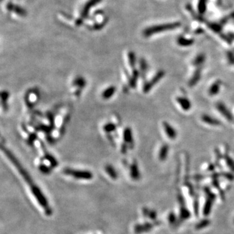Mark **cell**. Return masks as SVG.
<instances>
[{
    "label": "cell",
    "instance_id": "ba28073f",
    "mask_svg": "<svg viewBox=\"0 0 234 234\" xmlns=\"http://www.w3.org/2000/svg\"><path fill=\"white\" fill-rule=\"evenodd\" d=\"M176 101L180 107L182 109V110L185 111H188L191 109L192 105L189 99L184 96H179L177 97Z\"/></svg>",
    "mask_w": 234,
    "mask_h": 234
},
{
    "label": "cell",
    "instance_id": "3957f363",
    "mask_svg": "<svg viewBox=\"0 0 234 234\" xmlns=\"http://www.w3.org/2000/svg\"><path fill=\"white\" fill-rule=\"evenodd\" d=\"M63 172L79 180H91L93 178L92 174L90 171H81V170L67 168L64 170Z\"/></svg>",
    "mask_w": 234,
    "mask_h": 234
},
{
    "label": "cell",
    "instance_id": "2e32d148",
    "mask_svg": "<svg viewBox=\"0 0 234 234\" xmlns=\"http://www.w3.org/2000/svg\"><path fill=\"white\" fill-rule=\"evenodd\" d=\"M124 141L128 144H133V134L132 131L130 128L127 127L126 128L124 131Z\"/></svg>",
    "mask_w": 234,
    "mask_h": 234
},
{
    "label": "cell",
    "instance_id": "9a60e30c",
    "mask_svg": "<svg viewBox=\"0 0 234 234\" xmlns=\"http://www.w3.org/2000/svg\"><path fill=\"white\" fill-rule=\"evenodd\" d=\"M177 42L178 45L181 46L187 47V46H190L192 45L193 43H194V40L186 38L182 36H180L177 39Z\"/></svg>",
    "mask_w": 234,
    "mask_h": 234
},
{
    "label": "cell",
    "instance_id": "e0dca14e",
    "mask_svg": "<svg viewBox=\"0 0 234 234\" xmlns=\"http://www.w3.org/2000/svg\"><path fill=\"white\" fill-rule=\"evenodd\" d=\"M205 61H206V56H205V55L203 54H200L198 55L194 58V60L192 61V64L194 67H196L198 68L204 63Z\"/></svg>",
    "mask_w": 234,
    "mask_h": 234
},
{
    "label": "cell",
    "instance_id": "6da1fadb",
    "mask_svg": "<svg viewBox=\"0 0 234 234\" xmlns=\"http://www.w3.org/2000/svg\"><path fill=\"white\" fill-rule=\"evenodd\" d=\"M2 150L4 151V153L7 155V157L10 160V161L13 163V165L15 166V167L18 169V171H19L20 174L22 176L23 178L26 181V182L30 185L31 189L32 190L33 194L34 196L36 197V199L41 206L44 209V212L47 215H51V209L48 205V200H46V197L42 194V192L40 191V189L38 188L37 185L34 184V181H33L31 177L29 176L28 172L23 168V167L20 165V163L16 159V158L14 156V155L11 153V152L7 150V148H4L3 146L2 147Z\"/></svg>",
    "mask_w": 234,
    "mask_h": 234
},
{
    "label": "cell",
    "instance_id": "f546056e",
    "mask_svg": "<svg viewBox=\"0 0 234 234\" xmlns=\"http://www.w3.org/2000/svg\"><path fill=\"white\" fill-rule=\"evenodd\" d=\"M229 18H234V12L230 14V16H228Z\"/></svg>",
    "mask_w": 234,
    "mask_h": 234
},
{
    "label": "cell",
    "instance_id": "d6986e66",
    "mask_svg": "<svg viewBox=\"0 0 234 234\" xmlns=\"http://www.w3.org/2000/svg\"><path fill=\"white\" fill-rule=\"evenodd\" d=\"M208 0H199L198 3V11L199 14H204L206 10V5Z\"/></svg>",
    "mask_w": 234,
    "mask_h": 234
},
{
    "label": "cell",
    "instance_id": "4316f807",
    "mask_svg": "<svg viewBox=\"0 0 234 234\" xmlns=\"http://www.w3.org/2000/svg\"><path fill=\"white\" fill-rule=\"evenodd\" d=\"M140 67L142 72H146V70H147V64H146V62L143 58H142L141 60H140Z\"/></svg>",
    "mask_w": 234,
    "mask_h": 234
},
{
    "label": "cell",
    "instance_id": "30bf717a",
    "mask_svg": "<svg viewBox=\"0 0 234 234\" xmlns=\"http://www.w3.org/2000/svg\"><path fill=\"white\" fill-rule=\"evenodd\" d=\"M221 85L222 81L220 80L215 81L214 83L210 86L208 90V95L211 96H214L216 95H218V93L220 91Z\"/></svg>",
    "mask_w": 234,
    "mask_h": 234
},
{
    "label": "cell",
    "instance_id": "cb8c5ba5",
    "mask_svg": "<svg viewBox=\"0 0 234 234\" xmlns=\"http://www.w3.org/2000/svg\"><path fill=\"white\" fill-rule=\"evenodd\" d=\"M116 129V126L112 123H108L103 126V130L106 132H111L114 131Z\"/></svg>",
    "mask_w": 234,
    "mask_h": 234
},
{
    "label": "cell",
    "instance_id": "52a82bcc",
    "mask_svg": "<svg viewBox=\"0 0 234 234\" xmlns=\"http://www.w3.org/2000/svg\"><path fill=\"white\" fill-rule=\"evenodd\" d=\"M163 127L166 135L170 139H175L177 137V132L175 129L167 122H163Z\"/></svg>",
    "mask_w": 234,
    "mask_h": 234
},
{
    "label": "cell",
    "instance_id": "ffe728a7",
    "mask_svg": "<svg viewBox=\"0 0 234 234\" xmlns=\"http://www.w3.org/2000/svg\"><path fill=\"white\" fill-rule=\"evenodd\" d=\"M131 176L134 179H137L139 178V172L136 163H133L131 165Z\"/></svg>",
    "mask_w": 234,
    "mask_h": 234
},
{
    "label": "cell",
    "instance_id": "4dcf8cb0",
    "mask_svg": "<svg viewBox=\"0 0 234 234\" xmlns=\"http://www.w3.org/2000/svg\"><path fill=\"white\" fill-rule=\"evenodd\" d=\"M229 36H230L232 38H233V39H234V34H233V33H230V34H229Z\"/></svg>",
    "mask_w": 234,
    "mask_h": 234
},
{
    "label": "cell",
    "instance_id": "83f0119b",
    "mask_svg": "<svg viewBox=\"0 0 234 234\" xmlns=\"http://www.w3.org/2000/svg\"><path fill=\"white\" fill-rule=\"evenodd\" d=\"M226 162H227L228 165L230 166V167L231 168L234 170V161L232 160V159H231V158L229 157H226Z\"/></svg>",
    "mask_w": 234,
    "mask_h": 234
},
{
    "label": "cell",
    "instance_id": "7c38bea8",
    "mask_svg": "<svg viewBox=\"0 0 234 234\" xmlns=\"http://www.w3.org/2000/svg\"><path fill=\"white\" fill-rule=\"evenodd\" d=\"M7 9L9 11L14 12L15 13L18 14V15H21V16L26 15L25 10H23L22 7H19V6L15 5L11 3H9L7 4Z\"/></svg>",
    "mask_w": 234,
    "mask_h": 234
},
{
    "label": "cell",
    "instance_id": "8992f818",
    "mask_svg": "<svg viewBox=\"0 0 234 234\" xmlns=\"http://www.w3.org/2000/svg\"><path fill=\"white\" fill-rule=\"evenodd\" d=\"M216 108L219 112L229 122L233 120V116L230 111L228 110L226 105L222 102H218L216 104Z\"/></svg>",
    "mask_w": 234,
    "mask_h": 234
},
{
    "label": "cell",
    "instance_id": "484cf974",
    "mask_svg": "<svg viewBox=\"0 0 234 234\" xmlns=\"http://www.w3.org/2000/svg\"><path fill=\"white\" fill-rule=\"evenodd\" d=\"M219 34H220V37L222 40H224L226 42H227L228 44H232V38L230 36H227V35H226L224 34H222L221 33Z\"/></svg>",
    "mask_w": 234,
    "mask_h": 234
},
{
    "label": "cell",
    "instance_id": "5b68a950",
    "mask_svg": "<svg viewBox=\"0 0 234 234\" xmlns=\"http://www.w3.org/2000/svg\"><path fill=\"white\" fill-rule=\"evenodd\" d=\"M165 72L163 70H159L158 71L155 75H154V77L152 78L150 81H147L143 86V92L144 93L148 92L152 88H153L161 79H163V78L165 76Z\"/></svg>",
    "mask_w": 234,
    "mask_h": 234
},
{
    "label": "cell",
    "instance_id": "7402d4cb",
    "mask_svg": "<svg viewBox=\"0 0 234 234\" xmlns=\"http://www.w3.org/2000/svg\"><path fill=\"white\" fill-rule=\"evenodd\" d=\"M128 60L131 67L134 68L136 64V55L133 51H130L128 53Z\"/></svg>",
    "mask_w": 234,
    "mask_h": 234
},
{
    "label": "cell",
    "instance_id": "277c9868",
    "mask_svg": "<svg viewBox=\"0 0 234 234\" xmlns=\"http://www.w3.org/2000/svg\"><path fill=\"white\" fill-rule=\"evenodd\" d=\"M102 0H89L83 6V9H81V12L80 13V16L79 18L76 21V25L80 26L83 21L87 18L88 14L89 13V11L92 7H93L95 5L98 3L101 2Z\"/></svg>",
    "mask_w": 234,
    "mask_h": 234
},
{
    "label": "cell",
    "instance_id": "8fae6325",
    "mask_svg": "<svg viewBox=\"0 0 234 234\" xmlns=\"http://www.w3.org/2000/svg\"><path fill=\"white\" fill-rule=\"evenodd\" d=\"M200 78H201V68L200 67H198L194 72V74H192V77L189 79V83H188L189 86L191 87L195 86L198 83L199 81L200 80Z\"/></svg>",
    "mask_w": 234,
    "mask_h": 234
},
{
    "label": "cell",
    "instance_id": "44dd1931",
    "mask_svg": "<svg viewBox=\"0 0 234 234\" xmlns=\"http://www.w3.org/2000/svg\"><path fill=\"white\" fill-rule=\"evenodd\" d=\"M105 171L110 176L111 178H112L113 179H116L117 177H118V175H117L115 168L111 165H107L105 167Z\"/></svg>",
    "mask_w": 234,
    "mask_h": 234
},
{
    "label": "cell",
    "instance_id": "5bb4252c",
    "mask_svg": "<svg viewBox=\"0 0 234 234\" xmlns=\"http://www.w3.org/2000/svg\"><path fill=\"white\" fill-rule=\"evenodd\" d=\"M115 92H116V87L114 86H111L107 88L105 91H103V92L102 94V96L103 99H109L114 95Z\"/></svg>",
    "mask_w": 234,
    "mask_h": 234
},
{
    "label": "cell",
    "instance_id": "f1b7e54d",
    "mask_svg": "<svg viewBox=\"0 0 234 234\" xmlns=\"http://www.w3.org/2000/svg\"><path fill=\"white\" fill-rule=\"evenodd\" d=\"M203 32H204V30L201 28H199L198 29H196V30L195 31V33L196 34H200V33H202Z\"/></svg>",
    "mask_w": 234,
    "mask_h": 234
},
{
    "label": "cell",
    "instance_id": "4fadbf2b",
    "mask_svg": "<svg viewBox=\"0 0 234 234\" xmlns=\"http://www.w3.org/2000/svg\"><path fill=\"white\" fill-rule=\"evenodd\" d=\"M168 151H169V146L167 144H163L159 151V159L161 161L165 160L167 157Z\"/></svg>",
    "mask_w": 234,
    "mask_h": 234
},
{
    "label": "cell",
    "instance_id": "603a6c76",
    "mask_svg": "<svg viewBox=\"0 0 234 234\" xmlns=\"http://www.w3.org/2000/svg\"><path fill=\"white\" fill-rule=\"evenodd\" d=\"M138 78H139V72L136 70H134L130 81V84L132 87L136 86V83L138 79Z\"/></svg>",
    "mask_w": 234,
    "mask_h": 234
},
{
    "label": "cell",
    "instance_id": "d4e9b609",
    "mask_svg": "<svg viewBox=\"0 0 234 234\" xmlns=\"http://www.w3.org/2000/svg\"><path fill=\"white\" fill-rule=\"evenodd\" d=\"M226 57L229 63L234 65V53L232 51H228L226 54Z\"/></svg>",
    "mask_w": 234,
    "mask_h": 234
},
{
    "label": "cell",
    "instance_id": "9c48e42d",
    "mask_svg": "<svg viewBox=\"0 0 234 234\" xmlns=\"http://www.w3.org/2000/svg\"><path fill=\"white\" fill-rule=\"evenodd\" d=\"M201 120L202 122H204L205 123V124H208L209 126H219L221 125V122L219 120H218L217 119H216L215 118H213V117H212V116L206 115V114H204L202 116Z\"/></svg>",
    "mask_w": 234,
    "mask_h": 234
},
{
    "label": "cell",
    "instance_id": "ac0fdd59",
    "mask_svg": "<svg viewBox=\"0 0 234 234\" xmlns=\"http://www.w3.org/2000/svg\"><path fill=\"white\" fill-rule=\"evenodd\" d=\"M207 25H208V27L210 29H212V30L213 31H214L215 33H221V29H222V25L220 24V23H209V22H207Z\"/></svg>",
    "mask_w": 234,
    "mask_h": 234
},
{
    "label": "cell",
    "instance_id": "7a4b0ae2",
    "mask_svg": "<svg viewBox=\"0 0 234 234\" xmlns=\"http://www.w3.org/2000/svg\"><path fill=\"white\" fill-rule=\"evenodd\" d=\"M181 26L180 22H173V23H163V24H160L157 26H154L152 27H150L144 29L143 31V35L145 37H149L154 34H157L159 33H162L165 31L171 30V29H174Z\"/></svg>",
    "mask_w": 234,
    "mask_h": 234
}]
</instances>
